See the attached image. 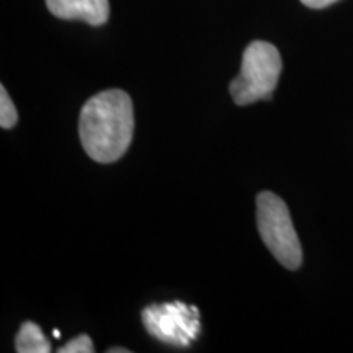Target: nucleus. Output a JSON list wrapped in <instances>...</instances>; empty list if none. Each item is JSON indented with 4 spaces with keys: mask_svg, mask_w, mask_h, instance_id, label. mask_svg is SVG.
I'll return each instance as SVG.
<instances>
[{
    "mask_svg": "<svg viewBox=\"0 0 353 353\" xmlns=\"http://www.w3.org/2000/svg\"><path fill=\"white\" fill-rule=\"evenodd\" d=\"M134 131L132 101L126 92L105 90L83 105L79 120L82 148L88 157L110 164L125 156Z\"/></svg>",
    "mask_w": 353,
    "mask_h": 353,
    "instance_id": "f257e3e1",
    "label": "nucleus"
},
{
    "mask_svg": "<svg viewBox=\"0 0 353 353\" xmlns=\"http://www.w3.org/2000/svg\"><path fill=\"white\" fill-rule=\"evenodd\" d=\"M52 15L63 20H82L92 26L103 25L110 17L108 0H46Z\"/></svg>",
    "mask_w": 353,
    "mask_h": 353,
    "instance_id": "39448f33",
    "label": "nucleus"
},
{
    "mask_svg": "<svg viewBox=\"0 0 353 353\" xmlns=\"http://www.w3.org/2000/svg\"><path fill=\"white\" fill-rule=\"evenodd\" d=\"M257 224L263 244L288 270L301 267L303 250L288 206L272 192L257 196Z\"/></svg>",
    "mask_w": 353,
    "mask_h": 353,
    "instance_id": "7ed1b4c3",
    "label": "nucleus"
},
{
    "mask_svg": "<svg viewBox=\"0 0 353 353\" xmlns=\"http://www.w3.org/2000/svg\"><path fill=\"white\" fill-rule=\"evenodd\" d=\"M52 335H54L56 339H59V337H61V332H59V330H57V329H54V330H52Z\"/></svg>",
    "mask_w": 353,
    "mask_h": 353,
    "instance_id": "9b49d317",
    "label": "nucleus"
},
{
    "mask_svg": "<svg viewBox=\"0 0 353 353\" xmlns=\"http://www.w3.org/2000/svg\"><path fill=\"white\" fill-rule=\"evenodd\" d=\"M108 353H130L128 348H108Z\"/></svg>",
    "mask_w": 353,
    "mask_h": 353,
    "instance_id": "9d476101",
    "label": "nucleus"
},
{
    "mask_svg": "<svg viewBox=\"0 0 353 353\" xmlns=\"http://www.w3.org/2000/svg\"><path fill=\"white\" fill-rule=\"evenodd\" d=\"M283 63L280 52L267 41H254L245 48L241 72L231 82V95L237 105L268 100L280 79Z\"/></svg>",
    "mask_w": 353,
    "mask_h": 353,
    "instance_id": "f03ea898",
    "label": "nucleus"
},
{
    "mask_svg": "<svg viewBox=\"0 0 353 353\" xmlns=\"http://www.w3.org/2000/svg\"><path fill=\"white\" fill-rule=\"evenodd\" d=\"M143 324L154 339L172 347L192 345L201 332L200 311L182 301L151 304L143 311Z\"/></svg>",
    "mask_w": 353,
    "mask_h": 353,
    "instance_id": "20e7f679",
    "label": "nucleus"
},
{
    "mask_svg": "<svg viewBox=\"0 0 353 353\" xmlns=\"http://www.w3.org/2000/svg\"><path fill=\"white\" fill-rule=\"evenodd\" d=\"M15 350L19 353H50L51 345L41 327L28 321L17 334Z\"/></svg>",
    "mask_w": 353,
    "mask_h": 353,
    "instance_id": "423d86ee",
    "label": "nucleus"
},
{
    "mask_svg": "<svg viewBox=\"0 0 353 353\" xmlns=\"http://www.w3.org/2000/svg\"><path fill=\"white\" fill-rule=\"evenodd\" d=\"M301 2L309 8H325L332 6L337 0H301Z\"/></svg>",
    "mask_w": 353,
    "mask_h": 353,
    "instance_id": "1a4fd4ad",
    "label": "nucleus"
},
{
    "mask_svg": "<svg viewBox=\"0 0 353 353\" xmlns=\"http://www.w3.org/2000/svg\"><path fill=\"white\" fill-rule=\"evenodd\" d=\"M19 121V113H17L15 105L12 103L10 95L7 94L6 87H0V126L6 128H13Z\"/></svg>",
    "mask_w": 353,
    "mask_h": 353,
    "instance_id": "0eeeda50",
    "label": "nucleus"
},
{
    "mask_svg": "<svg viewBox=\"0 0 353 353\" xmlns=\"http://www.w3.org/2000/svg\"><path fill=\"white\" fill-rule=\"evenodd\" d=\"M92 352H94V343H92L90 337L85 334L79 335V337L72 339V341L59 348V353H92Z\"/></svg>",
    "mask_w": 353,
    "mask_h": 353,
    "instance_id": "6e6552de",
    "label": "nucleus"
}]
</instances>
